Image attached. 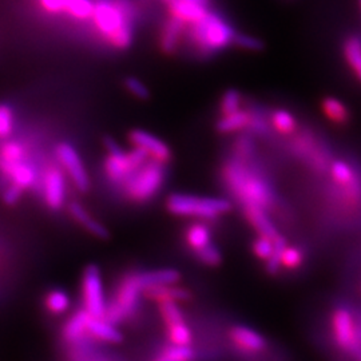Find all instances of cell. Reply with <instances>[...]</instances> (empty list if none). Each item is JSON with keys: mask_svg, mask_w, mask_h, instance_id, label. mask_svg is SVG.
<instances>
[{"mask_svg": "<svg viewBox=\"0 0 361 361\" xmlns=\"http://www.w3.org/2000/svg\"><path fill=\"white\" fill-rule=\"evenodd\" d=\"M225 180L240 200L245 201V205L253 204L265 209L274 202V194L268 183L237 162L225 168Z\"/></svg>", "mask_w": 361, "mask_h": 361, "instance_id": "obj_1", "label": "cell"}, {"mask_svg": "<svg viewBox=\"0 0 361 361\" xmlns=\"http://www.w3.org/2000/svg\"><path fill=\"white\" fill-rule=\"evenodd\" d=\"M168 209L176 216L213 219L231 210V202L221 198H201L188 194H173L168 200Z\"/></svg>", "mask_w": 361, "mask_h": 361, "instance_id": "obj_2", "label": "cell"}, {"mask_svg": "<svg viewBox=\"0 0 361 361\" xmlns=\"http://www.w3.org/2000/svg\"><path fill=\"white\" fill-rule=\"evenodd\" d=\"M107 150L109 157L104 162V170L107 177L116 183H126L140 169L146 165L145 162L149 157L145 150L138 147L130 153H125L110 140H107Z\"/></svg>", "mask_w": 361, "mask_h": 361, "instance_id": "obj_3", "label": "cell"}, {"mask_svg": "<svg viewBox=\"0 0 361 361\" xmlns=\"http://www.w3.org/2000/svg\"><path fill=\"white\" fill-rule=\"evenodd\" d=\"M141 293H143V286L140 274L126 277L119 285L114 301L107 307V322L118 323L131 314L138 307Z\"/></svg>", "mask_w": 361, "mask_h": 361, "instance_id": "obj_4", "label": "cell"}, {"mask_svg": "<svg viewBox=\"0 0 361 361\" xmlns=\"http://www.w3.org/2000/svg\"><path fill=\"white\" fill-rule=\"evenodd\" d=\"M193 38L205 50H219L234 40L235 35L219 16L207 13L202 20L195 23Z\"/></svg>", "mask_w": 361, "mask_h": 361, "instance_id": "obj_5", "label": "cell"}, {"mask_svg": "<svg viewBox=\"0 0 361 361\" xmlns=\"http://www.w3.org/2000/svg\"><path fill=\"white\" fill-rule=\"evenodd\" d=\"M162 182H164L162 164L153 161L140 169L126 182V192L131 200L137 202H143L152 198L159 190Z\"/></svg>", "mask_w": 361, "mask_h": 361, "instance_id": "obj_6", "label": "cell"}, {"mask_svg": "<svg viewBox=\"0 0 361 361\" xmlns=\"http://www.w3.org/2000/svg\"><path fill=\"white\" fill-rule=\"evenodd\" d=\"M331 326L334 340L338 348L349 353H355L360 349V331L348 308H335L331 317Z\"/></svg>", "mask_w": 361, "mask_h": 361, "instance_id": "obj_7", "label": "cell"}, {"mask_svg": "<svg viewBox=\"0 0 361 361\" xmlns=\"http://www.w3.org/2000/svg\"><path fill=\"white\" fill-rule=\"evenodd\" d=\"M82 293L85 308L95 319L106 317V301H104V285L99 269L94 265L89 267L82 280Z\"/></svg>", "mask_w": 361, "mask_h": 361, "instance_id": "obj_8", "label": "cell"}, {"mask_svg": "<svg viewBox=\"0 0 361 361\" xmlns=\"http://www.w3.org/2000/svg\"><path fill=\"white\" fill-rule=\"evenodd\" d=\"M56 154L66 171L68 173L73 183L80 192H86L89 188V177L77 150L68 143H62L58 146Z\"/></svg>", "mask_w": 361, "mask_h": 361, "instance_id": "obj_9", "label": "cell"}, {"mask_svg": "<svg viewBox=\"0 0 361 361\" xmlns=\"http://www.w3.org/2000/svg\"><path fill=\"white\" fill-rule=\"evenodd\" d=\"M94 16L99 30L106 35H109L110 40L114 38L121 30L128 27L121 8L107 3H99L95 7Z\"/></svg>", "mask_w": 361, "mask_h": 361, "instance_id": "obj_10", "label": "cell"}, {"mask_svg": "<svg viewBox=\"0 0 361 361\" xmlns=\"http://www.w3.org/2000/svg\"><path fill=\"white\" fill-rule=\"evenodd\" d=\"M130 141L131 143L145 150L149 157L153 158V161H157L159 164H165L170 159V149L168 145L158 140L153 134L143 131V130H134L130 134Z\"/></svg>", "mask_w": 361, "mask_h": 361, "instance_id": "obj_11", "label": "cell"}, {"mask_svg": "<svg viewBox=\"0 0 361 361\" xmlns=\"http://www.w3.org/2000/svg\"><path fill=\"white\" fill-rule=\"evenodd\" d=\"M44 198L51 209H61L65 202L66 188L63 174L59 169L50 168L44 173Z\"/></svg>", "mask_w": 361, "mask_h": 361, "instance_id": "obj_12", "label": "cell"}, {"mask_svg": "<svg viewBox=\"0 0 361 361\" xmlns=\"http://www.w3.org/2000/svg\"><path fill=\"white\" fill-rule=\"evenodd\" d=\"M1 170L3 174L13 180V185H16L22 190L30 188L35 182V171L30 165L22 161L8 162L1 159Z\"/></svg>", "mask_w": 361, "mask_h": 361, "instance_id": "obj_13", "label": "cell"}, {"mask_svg": "<svg viewBox=\"0 0 361 361\" xmlns=\"http://www.w3.org/2000/svg\"><path fill=\"white\" fill-rule=\"evenodd\" d=\"M245 214L247 219H249V222L255 226L256 231H258L259 235L268 237L273 241H276L280 237L274 224L268 217L264 207L253 205V204H247V205H245Z\"/></svg>", "mask_w": 361, "mask_h": 361, "instance_id": "obj_14", "label": "cell"}, {"mask_svg": "<svg viewBox=\"0 0 361 361\" xmlns=\"http://www.w3.org/2000/svg\"><path fill=\"white\" fill-rule=\"evenodd\" d=\"M170 10L174 18L180 19L182 22H200L202 20L207 13L204 6L197 4L189 0H177L170 4Z\"/></svg>", "mask_w": 361, "mask_h": 361, "instance_id": "obj_15", "label": "cell"}, {"mask_svg": "<svg viewBox=\"0 0 361 361\" xmlns=\"http://www.w3.org/2000/svg\"><path fill=\"white\" fill-rule=\"evenodd\" d=\"M143 295L147 298L157 300L159 302H177L183 301L190 297V293L182 288H177L173 285H161V286H152L143 290Z\"/></svg>", "mask_w": 361, "mask_h": 361, "instance_id": "obj_16", "label": "cell"}, {"mask_svg": "<svg viewBox=\"0 0 361 361\" xmlns=\"http://www.w3.org/2000/svg\"><path fill=\"white\" fill-rule=\"evenodd\" d=\"M231 336L235 344L247 350H261L265 347L264 337L245 326H235Z\"/></svg>", "mask_w": 361, "mask_h": 361, "instance_id": "obj_17", "label": "cell"}, {"mask_svg": "<svg viewBox=\"0 0 361 361\" xmlns=\"http://www.w3.org/2000/svg\"><path fill=\"white\" fill-rule=\"evenodd\" d=\"M322 109H323L324 114L325 116L334 122L338 126H344L347 125L350 119V114L347 106L343 104L341 101L336 99L334 97H328L325 98L322 104Z\"/></svg>", "mask_w": 361, "mask_h": 361, "instance_id": "obj_18", "label": "cell"}, {"mask_svg": "<svg viewBox=\"0 0 361 361\" xmlns=\"http://www.w3.org/2000/svg\"><path fill=\"white\" fill-rule=\"evenodd\" d=\"M87 332L109 343H118L122 340L121 332L113 326V324L106 322L104 319H95L92 316L87 323Z\"/></svg>", "mask_w": 361, "mask_h": 361, "instance_id": "obj_19", "label": "cell"}, {"mask_svg": "<svg viewBox=\"0 0 361 361\" xmlns=\"http://www.w3.org/2000/svg\"><path fill=\"white\" fill-rule=\"evenodd\" d=\"M70 213L83 228H86L94 235H97L99 238H107L109 237V232H107V229L104 228V225L92 219L90 214L79 204H71L70 205Z\"/></svg>", "mask_w": 361, "mask_h": 361, "instance_id": "obj_20", "label": "cell"}, {"mask_svg": "<svg viewBox=\"0 0 361 361\" xmlns=\"http://www.w3.org/2000/svg\"><path fill=\"white\" fill-rule=\"evenodd\" d=\"M140 279L145 290L152 286L176 284L180 281V273L174 269H159L140 274Z\"/></svg>", "mask_w": 361, "mask_h": 361, "instance_id": "obj_21", "label": "cell"}, {"mask_svg": "<svg viewBox=\"0 0 361 361\" xmlns=\"http://www.w3.org/2000/svg\"><path fill=\"white\" fill-rule=\"evenodd\" d=\"M344 56L353 74L361 82V39L349 38L344 44Z\"/></svg>", "mask_w": 361, "mask_h": 361, "instance_id": "obj_22", "label": "cell"}, {"mask_svg": "<svg viewBox=\"0 0 361 361\" xmlns=\"http://www.w3.org/2000/svg\"><path fill=\"white\" fill-rule=\"evenodd\" d=\"M182 27H183V22L174 16L166 23L164 34H162V39H161V47L164 51L169 52V54L174 51V49L178 43Z\"/></svg>", "mask_w": 361, "mask_h": 361, "instance_id": "obj_23", "label": "cell"}, {"mask_svg": "<svg viewBox=\"0 0 361 361\" xmlns=\"http://www.w3.org/2000/svg\"><path fill=\"white\" fill-rule=\"evenodd\" d=\"M250 116L245 111H237V113H233L229 116H224L217 123V129L224 134H228V133H233V131H237V130H241L243 128H245L247 125H250Z\"/></svg>", "mask_w": 361, "mask_h": 361, "instance_id": "obj_24", "label": "cell"}, {"mask_svg": "<svg viewBox=\"0 0 361 361\" xmlns=\"http://www.w3.org/2000/svg\"><path fill=\"white\" fill-rule=\"evenodd\" d=\"M329 171L336 186H347L359 174V171H356L345 161H334Z\"/></svg>", "mask_w": 361, "mask_h": 361, "instance_id": "obj_25", "label": "cell"}, {"mask_svg": "<svg viewBox=\"0 0 361 361\" xmlns=\"http://www.w3.org/2000/svg\"><path fill=\"white\" fill-rule=\"evenodd\" d=\"M90 317L91 314L87 310H82V312L77 313L66 325V337L68 340H71V341L79 338L80 336L87 331V323H89Z\"/></svg>", "mask_w": 361, "mask_h": 361, "instance_id": "obj_26", "label": "cell"}, {"mask_svg": "<svg viewBox=\"0 0 361 361\" xmlns=\"http://www.w3.org/2000/svg\"><path fill=\"white\" fill-rule=\"evenodd\" d=\"M188 244L193 247L195 252L210 245V232L205 225L195 224L189 228L186 233Z\"/></svg>", "mask_w": 361, "mask_h": 361, "instance_id": "obj_27", "label": "cell"}, {"mask_svg": "<svg viewBox=\"0 0 361 361\" xmlns=\"http://www.w3.org/2000/svg\"><path fill=\"white\" fill-rule=\"evenodd\" d=\"M271 125L283 134H292L296 130V119L285 110H277L271 116Z\"/></svg>", "mask_w": 361, "mask_h": 361, "instance_id": "obj_28", "label": "cell"}, {"mask_svg": "<svg viewBox=\"0 0 361 361\" xmlns=\"http://www.w3.org/2000/svg\"><path fill=\"white\" fill-rule=\"evenodd\" d=\"M46 305L52 313H63L70 307V298L63 290L55 289L47 295Z\"/></svg>", "mask_w": 361, "mask_h": 361, "instance_id": "obj_29", "label": "cell"}, {"mask_svg": "<svg viewBox=\"0 0 361 361\" xmlns=\"http://www.w3.org/2000/svg\"><path fill=\"white\" fill-rule=\"evenodd\" d=\"M240 104H241V97L240 92L237 90H228L222 99H221V111L224 116H229L233 113L240 111Z\"/></svg>", "mask_w": 361, "mask_h": 361, "instance_id": "obj_30", "label": "cell"}, {"mask_svg": "<svg viewBox=\"0 0 361 361\" xmlns=\"http://www.w3.org/2000/svg\"><path fill=\"white\" fill-rule=\"evenodd\" d=\"M169 336H170L171 341L176 345H188L190 343V338H192L190 331L183 322L170 325L169 326Z\"/></svg>", "mask_w": 361, "mask_h": 361, "instance_id": "obj_31", "label": "cell"}, {"mask_svg": "<svg viewBox=\"0 0 361 361\" xmlns=\"http://www.w3.org/2000/svg\"><path fill=\"white\" fill-rule=\"evenodd\" d=\"M67 11L75 18L85 19V18H89L94 15L95 7L92 6L90 0H71Z\"/></svg>", "mask_w": 361, "mask_h": 361, "instance_id": "obj_32", "label": "cell"}, {"mask_svg": "<svg viewBox=\"0 0 361 361\" xmlns=\"http://www.w3.org/2000/svg\"><path fill=\"white\" fill-rule=\"evenodd\" d=\"M286 241L285 238H283L281 235L274 241V253L269 259H268V264H267V269L271 274L277 273L279 268L281 264V258H283V253H284L285 249H286Z\"/></svg>", "mask_w": 361, "mask_h": 361, "instance_id": "obj_33", "label": "cell"}, {"mask_svg": "<svg viewBox=\"0 0 361 361\" xmlns=\"http://www.w3.org/2000/svg\"><path fill=\"white\" fill-rule=\"evenodd\" d=\"M159 310H161V313L164 316V320L166 322L169 326L183 322L182 313H180V308H178V305L176 302H171V301L161 302Z\"/></svg>", "mask_w": 361, "mask_h": 361, "instance_id": "obj_34", "label": "cell"}, {"mask_svg": "<svg viewBox=\"0 0 361 361\" xmlns=\"http://www.w3.org/2000/svg\"><path fill=\"white\" fill-rule=\"evenodd\" d=\"M253 250H255V255L257 257L268 261L273 256V253H274V241L271 240V238H268V237L259 235V238L255 241Z\"/></svg>", "mask_w": 361, "mask_h": 361, "instance_id": "obj_35", "label": "cell"}, {"mask_svg": "<svg viewBox=\"0 0 361 361\" xmlns=\"http://www.w3.org/2000/svg\"><path fill=\"white\" fill-rule=\"evenodd\" d=\"M13 126V110L8 104H3L0 109V135L1 138H7Z\"/></svg>", "mask_w": 361, "mask_h": 361, "instance_id": "obj_36", "label": "cell"}, {"mask_svg": "<svg viewBox=\"0 0 361 361\" xmlns=\"http://www.w3.org/2000/svg\"><path fill=\"white\" fill-rule=\"evenodd\" d=\"M302 259H304V255L300 249L297 247H286L283 253V258H281V264L284 265L285 268H289V269H296L301 264H302Z\"/></svg>", "mask_w": 361, "mask_h": 361, "instance_id": "obj_37", "label": "cell"}, {"mask_svg": "<svg viewBox=\"0 0 361 361\" xmlns=\"http://www.w3.org/2000/svg\"><path fill=\"white\" fill-rule=\"evenodd\" d=\"M23 158V149L16 142H7L3 145L1 149V159L8 162H18Z\"/></svg>", "mask_w": 361, "mask_h": 361, "instance_id": "obj_38", "label": "cell"}, {"mask_svg": "<svg viewBox=\"0 0 361 361\" xmlns=\"http://www.w3.org/2000/svg\"><path fill=\"white\" fill-rule=\"evenodd\" d=\"M193 350L188 345H174L173 348L166 349L164 357L170 361H188L192 359Z\"/></svg>", "mask_w": 361, "mask_h": 361, "instance_id": "obj_39", "label": "cell"}, {"mask_svg": "<svg viewBox=\"0 0 361 361\" xmlns=\"http://www.w3.org/2000/svg\"><path fill=\"white\" fill-rule=\"evenodd\" d=\"M195 253H197V256L202 262H205V264L210 265V267L219 265L221 259H222V256H221L219 249L216 246L212 245V244L207 246V247H204V249H201V250H198V252H195Z\"/></svg>", "mask_w": 361, "mask_h": 361, "instance_id": "obj_40", "label": "cell"}, {"mask_svg": "<svg viewBox=\"0 0 361 361\" xmlns=\"http://www.w3.org/2000/svg\"><path fill=\"white\" fill-rule=\"evenodd\" d=\"M125 86L138 99H147L150 97V92L147 90V87L137 78H126Z\"/></svg>", "mask_w": 361, "mask_h": 361, "instance_id": "obj_41", "label": "cell"}, {"mask_svg": "<svg viewBox=\"0 0 361 361\" xmlns=\"http://www.w3.org/2000/svg\"><path fill=\"white\" fill-rule=\"evenodd\" d=\"M234 42L238 47L250 50V51H261L264 49V43L259 39L253 38V37H246V35H235Z\"/></svg>", "mask_w": 361, "mask_h": 361, "instance_id": "obj_42", "label": "cell"}, {"mask_svg": "<svg viewBox=\"0 0 361 361\" xmlns=\"http://www.w3.org/2000/svg\"><path fill=\"white\" fill-rule=\"evenodd\" d=\"M43 6L46 10L51 11V13H59L62 10H67L71 0H42Z\"/></svg>", "mask_w": 361, "mask_h": 361, "instance_id": "obj_43", "label": "cell"}, {"mask_svg": "<svg viewBox=\"0 0 361 361\" xmlns=\"http://www.w3.org/2000/svg\"><path fill=\"white\" fill-rule=\"evenodd\" d=\"M22 189L20 188H18L16 185H11L6 192H4V202L7 204V205H15L19 200H20V197H22Z\"/></svg>", "mask_w": 361, "mask_h": 361, "instance_id": "obj_44", "label": "cell"}, {"mask_svg": "<svg viewBox=\"0 0 361 361\" xmlns=\"http://www.w3.org/2000/svg\"><path fill=\"white\" fill-rule=\"evenodd\" d=\"M250 150H252V146H250V142L246 141V140H243L241 143L238 145V152H240V154L243 155V157L249 155Z\"/></svg>", "mask_w": 361, "mask_h": 361, "instance_id": "obj_45", "label": "cell"}, {"mask_svg": "<svg viewBox=\"0 0 361 361\" xmlns=\"http://www.w3.org/2000/svg\"><path fill=\"white\" fill-rule=\"evenodd\" d=\"M189 1H194V3L201 4V6H204V7H207V4H209V0H189Z\"/></svg>", "mask_w": 361, "mask_h": 361, "instance_id": "obj_46", "label": "cell"}, {"mask_svg": "<svg viewBox=\"0 0 361 361\" xmlns=\"http://www.w3.org/2000/svg\"><path fill=\"white\" fill-rule=\"evenodd\" d=\"M166 1H168V3H170V4H171V3H174V1H177V0H166Z\"/></svg>", "mask_w": 361, "mask_h": 361, "instance_id": "obj_47", "label": "cell"}, {"mask_svg": "<svg viewBox=\"0 0 361 361\" xmlns=\"http://www.w3.org/2000/svg\"><path fill=\"white\" fill-rule=\"evenodd\" d=\"M360 4H361V0H360Z\"/></svg>", "mask_w": 361, "mask_h": 361, "instance_id": "obj_48", "label": "cell"}]
</instances>
